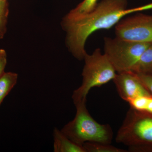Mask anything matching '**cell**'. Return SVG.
<instances>
[{
	"label": "cell",
	"instance_id": "cell-6",
	"mask_svg": "<svg viewBox=\"0 0 152 152\" xmlns=\"http://www.w3.org/2000/svg\"><path fill=\"white\" fill-rule=\"evenodd\" d=\"M116 37L139 42H152V15L139 13L123 18L115 27Z\"/></svg>",
	"mask_w": 152,
	"mask_h": 152
},
{
	"label": "cell",
	"instance_id": "cell-5",
	"mask_svg": "<svg viewBox=\"0 0 152 152\" xmlns=\"http://www.w3.org/2000/svg\"><path fill=\"white\" fill-rule=\"evenodd\" d=\"M151 42H139L116 37L104 39V53L117 73L131 71Z\"/></svg>",
	"mask_w": 152,
	"mask_h": 152
},
{
	"label": "cell",
	"instance_id": "cell-14",
	"mask_svg": "<svg viewBox=\"0 0 152 152\" xmlns=\"http://www.w3.org/2000/svg\"><path fill=\"white\" fill-rule=\"evenodd\" d=\"M7 53L5 50L0 49V78L3 75L5 72V69L7 62Z\"/></svg>",
	"mask_w": 152,
	"mask_h": 152
},
{
	"label": "cell",
	"instance_id": "cell-12",
	"mask_svg": "<svg viewBox=\"0 0 152 152\" xmlns=\"http://www.w3.org/2000/svg\"><path fill=\"white\" fill-rule=\"evenodd\" d=\"M9 13L8 1H0V39L4 38L7 33Z\"/></svg>",
	"mask_w": 152,
	"mask_h": 152
},
{
	"label": "cell",
	"instance_id": "cell-11",
	"mask_svg": "<svg viewBox=\"0 0 152 152\" xmlns=\"http://www.w3.org/2000/svg\"><path fill=\"white\" fill-rule=\"evenodd\" d=\"M86 152H127V150L118 148L110 144L87 142L83 145Z\"/></svg>",
	"mask_w": 152,
	"mask_h": 152
},
{
	"label": "cell",
	"instance_id": "cell-16",
	"mask_svg": "<svg viewBox=\"0 0 152 152\" xmlns=\"http://www.w3.org/2000/svg\"><path fill=\"white\" fill-rule=\"evenodd\" d=\"M7 0H0V1H7Z\"/></svg>",
	"mask_w": 152,
	"mask_h": 152
},
{
	"label": "cell",
	"instance_id": "cell-1",
	"mask_svg": "<svg viewBox=\"0 0 152 152\" xmlns=\"http://www.w3.org/2000/svg\"><path fill=\"white\" fill-rule=\"evenodd\" d=\"M127 0H102L88 13L66 15L61 24L66 33V45L73 56L84 60L86 42L93 33L111 28L130 14L152 9V3L131 9L127 8Z\"/></svg>",
	"mask_w": 152,
	"mask_h": 152
},
{
	"label": "cell",
	"instance_id": "cell-7",
	"mask_svg": "<svg viewBox=\"0 0 152 152\" xmlns=\"http://www.w3.org/2000/svg\"><path fill=\"white\" fill-rule=\"evenodd\" d=\"M120 96L128 102L140 96H151L137 74L131 71L117 73L113 80Z\"/></svg>",
	"mask_w": 152,
	"mask_h": 152
},
{
	"label": "cell",
	"instance_id": "cell-2",
	"mask_svg": "<svg viewBox=\"0 0 152 152\" xmlns=\"http://www.w3.org/2000/svg\"><path fill=\"white\" fill-rule=\"evenodd\" d=\"M86 101L75 104V116L64 126L61 131L72 141L83 146L87 142L111 144L113 133L109 124H101L91 115L86 106Z\"/></svg>",
	"mask_w": 152,
	"mask_h": 152
},
{
	"label": "cell",
	"instance_id": "cell-13",
	"mask_svg": "<svg viewBox=\"0 0 152 152\" xmlns=\"http://www.w3.org/2000/svg\"><path fill=\"white\" fill-rule=\"evenodd\" d=\"M98 0H83L68 13L73 15H83L91 12L98 4Z\"/></svg>",
	"mask_w": 152,
	"mask_h": 152
},
{
	"label": "cell",
	"instance_id": "cell-15",
	"mask_svg": "<svg viewBox=\"0 0 152 152\" xmlns=\"http://www.w3.org/2000/svg\"><path fill=\"white\" fill-rule=\"evenodd\" d=\"M137 74L143 84L152 95V76Z\"/></svg>",
	"mask_w": 152,
	"mask_h": 152
},
{
	"label": "cell",
	"instance_id": "cell-9",
	"mask_svg": "<svg viewBox=\"0 0 152 152\" xmlns=\"http://www.w3.org/2000/svg\"><path fill=\"white\" fill-rule=\"evenodd\" d=\"M131 71L136 74L152 76V42Z\"/></svg>",
	"mask_w": 152,
	"mask_h": 152
},
{
	"label": "cell",
	"instance_id": "cell-8",
	"mask_svg": "<svg viewBox=\"0 0 152 152\" xmlns=\"http://www.w3.org/2000/svg\"><path fill=\"white\" fill-rule=\"evenodd\" d=\"M53 135L54 152H86L83 146L72 141L57 128H55Z\"/></svg>",
	"mask_w": 152,
	"mask_h": 152
},
{
	"label": "cell",
	"instance_id": "cell-4",
	"mask_svg": "<svg viewBox=\"0 0 152 152\" xmlns=\"http://www.w3.org/2000/svg\"><path fill=\"white\" fill-rule=\"evenodd\" d=\"M83 82L80 86L74 91L72 98L74 104L86 101L87 95L91 89L100 87L113 80L116 72L105 54L97 48L92 54H86L84 60Z\"/></svg>",
	"mask_w": 152,
	"mask_h": 152
},
{
	"label": "cell",
	"instance_id": "cell-10",
	"mask_svg": "<svg viewBox=\"0 0 152 152\" xmlns=\"http://www.w3.org/2000/svg\"><path fill=\"white\" fill-rule=\"evenodd\" d=\"M18 75L12 72H5L0 78V106L17 83Z\"/></svg>",
	"mask_w": 152,
	"mask_h": 152
},
{
	"label": "cell",
	"instance_id": "cell-3",
	"mask_svg": "<svg viewBox=\"0 0 152 152\" xmlns=\"http://www.w3.org/2000/svg\"><path fill=\"white\" fill-rule=\"evenodd\" d=\"M116 141L128 151L152 152V114L130 108L117 133Z\"/></svg>",
	"mask_w": 152,
	"mask_h": 152
}]
</instances>
